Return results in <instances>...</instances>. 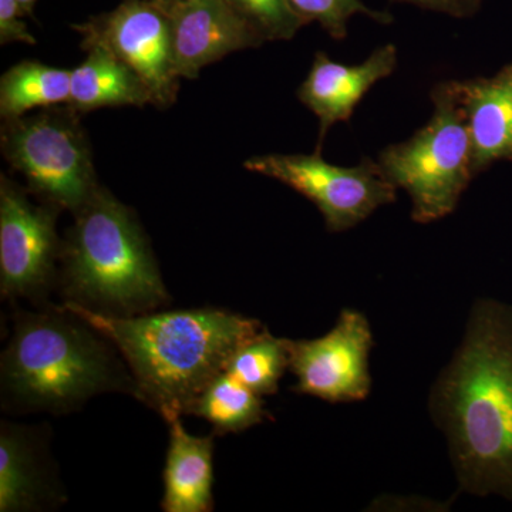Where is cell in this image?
I'll use <instances>...</instances> for the list:
<instances>
[{
	"label": "cell",
	"mask_w": 512,
	"mask_h": 512,
	"mask_svg": "<svg viewBox=\"0 0 512 512\" xmlns=\"http://www.w3.org/2000/svg\"><path fill=\"white\" fill-rule=\"evenodd\" d=\"M458 487L512 501V306L478 299L463 339L431 386Z\"/></svg>",
	"instance_id": "1"
},
{
	"label": "cell",
	"mask_w": 512,
	"mask_h": 512,
	"mask_svg": "<svg viewBox=\"0 0 512 512\" xmlns=\"http://www.w3.org/2000/svg\"><path fill=\"white\" fill-rule=\"evenodd\" d=\"M63 309L109 340L130 369L134 394L167 423L188 416L239 346L264 329L258 320L214 308L114 316L67 301Z\"/></svg>",
	"instance_id": "2"
},
{
	"label": "cell",
	"mask_w": 512,
	"mask_h": 512,
	"mask_svg": "<svg viewBox=\"0 0 512 512\" xmlns=\"http://www.w3.org/2000/svg\"><path fill=\"white\" fill-rule=\"evenodd\" d=\"M113 345L66 309L23 312L2 355V393L20 410L72 412L100 393L131 390Z\"/></svg>",
	"instance_id": "3"
},
{
	"label": "cell",
	"mask_w": 512,
	"mask_h": 512,
	"mask_svg": "<svg viewBox=\"0 0 512 512\" xmlns=\"http://www.w3.org/2000/svg\"><path fill=\"white\" fill-rule=\"evenodd\" d=\"M73 215L60 256L67 301L114 316L167 303L156 256L131 208L100 187Z\"/></svg>",
	"instance_id": "4"
},
{
	"label": "cell",
	"mask_w": 512,
	"mask_h": 512,
	"mask_svg": "<svg viewBox=\"0 0 512 512\" xmlns=\"http://www.w3.org/2000/svg\"><path fill=\"white\" fill-rule=\"evenodd\" d=\"M430 97L429 123L409 140L384 148L377 160L387 180L409 194L412 218L419 224L453 214L476 177L457 80L437 83Z\"/></svg>",
	"instance_id": "5"
},
{
	"label": "cell",
	"mask_w": 512,
	"mask_h": 512,
	"mask_svg": "<svg viewBox=\"0 0 512 512\" xmlns=\"http://www.w3.org/2000/svg\"><path fill=\"white\" fill-rule=\"evenodd\" d=\"M0 147L26 190L60 211L74 214L101 187L80 114L69 104L5 121Z\"/></svg>",
	"instance_id": "6"
},
{
	"label": "cell",
	"mask_w": 512,
	"mask_h": 512,
	"mask_svg": "<svg viewBox=\"0 0 512 512\" xmlns=\"http://www.w3.org/2000/svg\"><path fill=\"white\" fill-rule=\"evenodd\" d=\"M252 173L274 178L316 205L329 232H343L384 205L397 200L394 187L377 161L363 158L355 167H339L322 153L265 154L245 161Z\"/></svg>",
	"instance_id": "7"
},
{
	"label": "cell",
	"mask_w": 512,
	"mask_h": 512,
	"mask_svg": "<svg viewBox=\"0 0 512 512\" xmlns=\"http://www.w3.org/2000/svg\"><path fill=\"white\" fill-rule=\"evenodd\" d=\"M73 29L82 36L83 50L101 46L128 64L146 83L153 106H173L180 77L175 72L170 16L160 6L148 0H123Z\"/></svg>",
	"instance_id": "8"
},
{
	"label": "cell",
	"mask_w": 512,
	"mask_h": 512,
	"mask_svg": "<svg viewBox=\"0 0 512 512\" xmlns=\"http://www.w3.org/2000/svg\"><path fill=\"white\" fill-rule=\"evenodd\" d=\"M59 208L29 200V191L0 177V291L8 298H37L49 289L62 256Z\"/></svg>",
	"instance_id": "9"
},
{
	"label": "cell",
	"mask_w": 512,
	"mask_h": 512,
	"mask_svg": "<svg viewBox=\"0 0 512 512\" xmlns=\"http://www.w3.org/2000/svg\"><path fill=\"white\" fill-rule=\"evenodd\" d=\"M288 346L296 393L333 404L362 402L369 396V360L375 339L362 312L343 309L326 335L309 340L288 339Z\"/></svg>",
	"instance_id": "10"
},
{
	"label": "cell",
	"mask_w": 512,
	"mask_h": 512,
	"mask_svg": "<svg viewBox=\"0 0 512 512\" xmlns=\"http://www.w3.org/2000/svg\"><path fill=\"white\" fill-rule=\"evenodd\" d=\"M167 13L180 79H197L208 64L265 43L228 0H183Z\"/></svg>",
	"instance_id": "11"
},
{
	"label": "cell",
	"mask_w": 512,
	"mask_h": 512,
	"mask_svg": "<svg viewBox=\"0 0 512 512\" xmlns=\"http://www.w3.org/2000/svg\"><path fill=\"white\" fill-rule=\"evenodd\" d=\"M397 67V47L389 43L376 49L356 66L335 62L318 52L311 70L298 89V99L319 119L318 146L322 153L326 134L333 124L352 119L353 111L380 80L392 76Z\"/></svg>",
	"instance_id": "12"
},
{
	"label": "cell",
	"mask_w": 512,
	"mask_h": 512,
	"mask_svg": "<svg viewBox=\"0 0 512 512\" xmlns=\"http://www.w3.org/2000/svg\"><path fill=\"white\" fill-rule=\"evenodd\" d=\"M473 153L474 174L512 163V62L493 77L457 82Z\"/></svg>",
	"instance_id": "13"
},
{
	"label": "cell",
	"mask_w": 512,
	"mask_h": 512,
	"mask_svg": "<svg viewBox=\"0 0 512 512\" xmlns=\"http://www.w3.org/2000/svg\"><path fill=\"white\" fill-rule=\"evenodd\" d=\"M170 444L164 468L165 512H210L214 507V440L192 436L181 417L168 421Z\"/></svg>",
	"instance_id": "14"
},
{
	"label": "cell",
	"mask_w": 512,
	"mask_h": 512,
	"mask_svg": "<svg viewBox=\"0 0 512 512\" xmlns=\"http://www.w3.org/2000/svg\"><path fill=\"white\" fill-rule=\"evenodd\" d=\"M72 70L69 106L79 114L104 107H146L153 104L146 83L128 64L101 46Z\"/></svg>",
	"instance_id": "15"
},
{
	"label": "cell",
	"mask_w": 512,
	"mask_h": 512,
	"mask_svg": "<svg viewBox=\"0 0 512 512\" xmlns=\"http://www.w3.org/2000/svg\"><path fill=\"white\" fill-rule=\"evenodd\" d=\"M39 451L26 430L3 423L0 431V511L40 510L49 500Z\"/></svg>",
	"instance_id": "16"
},
{
	"label": "cell",
	"mask_w": 512,
	"mask_h": 512,
	"mask_svg": "<svg viewBox=\"0 0 512 512\" xmlns=\"http://www.w3.org/2000/svg\"><path fill=\"white\" fill-rule=\"evenodd\" d=\"M72 70L33 60L15 64L0 79V116L16 120L32 110L69 104Z\"/></svg>",
	"instance_id": "17"
},
{
	"label": "cell",
	"mask_w": 512,
	"mask_h": 512,
	"mask_svg": "<svg viewBox=\"0 0 512 512\" xmlns=\"http://www.w3.org/2000/svg\"><path fill=\"white\" fill-rule=\"evenodd\" d=\"M190 416L201 417L220 434L239 433L262 423L269 416L262 396L224 372L192 404Z\"/></svg>",
	"instance_id": "18"
},
{
	"label": "cell",
	"mask_w": 512,
	"mask_h": 512,
	"mask_svg": "<svg viewBox=\"0 0 512 512\" xmlns=\"http://www.w3.org/2000/svg\"><path fill=\"white\" fill-rule=\"evenodd\" d=\"M286 370H289L288 339L276 338L264 328L239 346L225 372L259 396H269L278 392Z\"/></svg>",
	"instance_id": "19"
},
{
	"label": "cell",
	"mask_w": 512,
	"mask_h": 512,
	"mask_svg": "<svg viewBox=\"0 0 512 512\" xmlns=\"http://www.w3.org/2000/svg\"><path fill=\"white\" fill-rule=\"evenodd\" d=\"M296 15L306 25L316 22L332 39L343 40L348 36L349 20L356 15L367 16L380 25L393 23L387 12L370 9L362 0H289Z\"/></svg>",
	"instance_id": "20"
},
{
	"label": "cell",
	"mask_w": 512,
	"mask_h": 512,
	"mask_svg": "<svg viewBox=\"0 0 512 512\" xmlns=\"http://www.w3.org/2000/svg\"><path fill=\"white\" fill-rule=\"evenodd\" d=\"M265 42L291 40L305 26L289 0H228Z\"/></svg>",
	"instance_id": "21"
},
{
	"label": "cell",
	"mask_w": 512,
	"mask_h": 512,
	"mask_svg": "<svg viewBox=\"0 0 512 512\" xmlns=\"http://www.w3.org/2000/svg\"><path fill=\"white\" fill-rule=\"evenodd\" d=\"M23 16L26 15L18 0H0V45L15 42L36 45L35 36L29 32Z\"/></svg>",
	"instance_id": "22"
},
{
	"label": "cell",
	"mask_w": 512,
	"mask_h": 512,
	"mask_svg": "<svg viewBox=\"0 0 512 512\" xmlns=\"http://www.w3.org/2000/svg\"><path fill=\"white\" fill-rule=\"evenodd\" d=\"M397 3H409L421 9L444 13L451 18H471L481 8L483 0H392Z\"/></svg>",
	"instance_id": "23"
},
{
	"label": "cell",
	"mask_w": 512,
	"mask_h": 512,
	"mask_svg": "<svg viewBox=\"0 0 512 512\" xmlns=\"http://www.w3.org/2000/svg\"><path fill=\"white\" fill-rule=\"evenodd\" d=\"M148 2L160 6L161 9L165 10V12H168V10L173 9L174 6H177L178 3L183 2V0H148Z\"/></svg>",
	"instance_id": "24"
},
{
	"label": "cell",
	"mask_w": 512,
	"mask_h": 512,
	"mask_svg": "<svg viewBox=\"0 0 512 512\" xmlns=\"http://www.w3.org/2000/svg\"><path fill=\"white\" fill-rule=\"evenodd\" d=\"M18 3L26 16H33V9H35L37 0H18Z\"/></svg>",
	"instance_id": "25"
}]
</instances>
